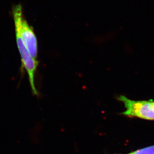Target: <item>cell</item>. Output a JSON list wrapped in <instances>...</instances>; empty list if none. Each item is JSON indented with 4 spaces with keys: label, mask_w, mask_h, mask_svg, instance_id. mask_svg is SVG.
I'll list each match as a JSON object with an SVG mask.
<instances>
[{
    "label": "cell",
    "mask_w": 154,
    "mask_h": 154,
    "mask_svg": "<svg viewBox=\"0 0 154 154\" xmlns=\"http://www.w3.org/2000/svg\"><path fill=\"white\" fill-rule=\"evenodd\" d=\"M15 32L16 42L21 57L22 67L24 68L28 74L33 93L37 95H38V91L35 86V75L39 64L38 61L31 57L19 32L16 31Z\"/></svg>",
    "instance_id": "3"
},
{
    "label": "cell",
    "mask_w": 154,
    "mask_h": 154,
    "mask_svg": "<svg viewBox=\"0 0 154 154\" xmlns=\"http://www.w3.org/2000/svg\"><path fill=\"white\" fill-rule=\"evenodd\" d=\"M129 154H154V145L137 150Z\"/></svg>",
    "instance_id": "4"
},
{
    "label": "cell",
    "mask_w": 154,
    "mask_h": 154,
    "mask_svg": "<svg viewBox=\"0 0 154 154\" xmlns=\"http://www.w3.org/2000/svg\"><path fill=\"white\" fill-rule=\"evenodd\" d=\"M12 12L15 23V31L20 35L31 57L37 60L38 52L37 38L33 29L30 26L24 17L22 6L19 4L14 6Z\"/></svg>",
    "instance_id": "1"
},
{
    "label": "cell",
    "mask_w": 154,
    "mask_h": 154,
    "mask_svg": "<svg viewBox=\"0 0 154 154\" xmlns=\"http://www.w3.org/2000/svg\"></svg>",
    "instance_id": "5"
},
{
    "label": "cell",
    "mask_w": 154,
    "mask_h": 154,
    "mask_svg": "<svg viewBox=\"0 0 154 154\" xmlns=\"http://www.w3.org/2000/svg\"><path fill=\"white\" fill-rule=\"evenodd\" d=\"M118 100L124 103L126 108L122 113L125 116L154 120V101L152 100H132L123 95L120 96Z\"/></svg>",
    "instance_id": "2"
}]
</instances>
